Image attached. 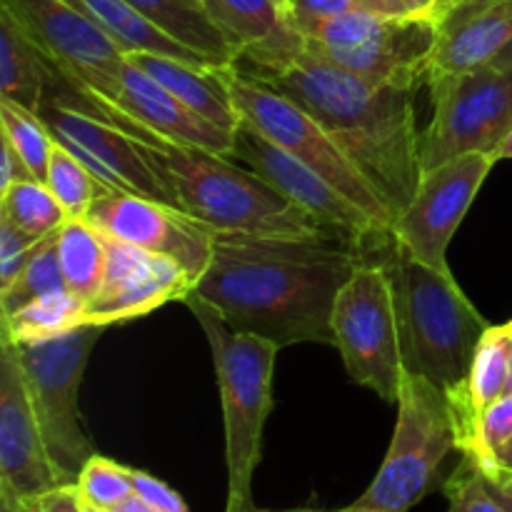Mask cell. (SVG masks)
Listing matches in <instances>:
<instances>
[{"mask_svg": "<svg viewBox=\"0 0 512 512\" xmlns=\"http://www.w3.org/2000/svg\"><path fill=\"white\" fill-rule=\"evenodd\" d=\"M53 65L0 5V100L40 113Z\"/></svg>", "mask_w": 512, "mask_h": 512, "instance_id": "obj_25", "label": "cell"}, {"mask_svg": "<svg viewBox=\"0 0 512 512\" xmlns=\"http://www.w3.org/2000/svg\"><path fill=\"white\" fill-rule=\"evenodd\" d=\"M100 333L103 325H80L55 338L13 340L45 445L63 485L78 483L80 470L95 455L80 418V385Z\"/></svg>", "mask_w": 512, "mask_h": 512, "instance_id": "obj_9", "label": "cell"}, {"mask_svg": "<svg viewBox=\"0 0 512 512\" xmlns=\"http://www.w3.org/2000/svg\"><path fill=\"white\" fill-rule=\"evenodd\" d=\"M388 270L405 373L430 380L453 398L468 380L475 350L490 323L470 303L450 270L405 253L395 235L368 248Z\"/></svg>", "mask_w": 512, "mask_h": 512, "instance_id": "obj_4", "label": "cell"}, {"mask_svg": "<svg viewBox=\"0 0 512 512\" xmlns=\"http://www.w3.org/2000/svg\"><path fill=\"white\" fill-rule=\"evenodd\" d=\"M128 60L153 75L175 98L183 100L190 110L203 115L218 128L230 130V133L240 128V115L230 100L223 68L193 65L158 53H130Z\"/></svg>", "mask_w": 512, "mask_h": 512, "instance_id": "obj_23", "label": "cell"}, {"mask_svg": "<svg viewBox=\"0 0 512 512\" xmlns=\"http://www.w3.org/2000/svg\"><path fill=\"white\" fill-rule=\"evenodd\" d=\"M495 158L498 160H512V125L508 130V135L503 138V143H500L498 153H495Z\"/></svg>", "mask_w": 512, "mask_h": 512, "instance_id": "obj_45", "label": "cell"}, {"mask_svg": "<svg viewBox=\"0 0 512 512\" xmlns=\"http://www.w3.org/2000/svg\"><path fill=\"white\" fill-rule=\"evenodd\" d=\"M38 245L40 240L20 233L15 225H10L8 220L0 218V290L10 288V285L18 280V275L23 273V268L28 265V260L33 258Z\"/></svg>", "mask_w": 512, "mask_h": 512, "instance_id": "obj_35", "label": "cell"}, {"mask_svg": "<svg viewBox=\"0 0 512 512\" xmlns=\"http://www.w3.org/2000/svg\"><path fill=\"white\" fill-rule=\"evenodd\" d=\"M208 335L225 420L228 510L253 512V475L263 455V430L273 410V370L278 345L230 328L208 303L183 300Z\"/></svg>", "mask_w": 512, "mask_h": 512, "instance_id": "obj_5", "label": "cell"}, {"mask_svg": "<svg viewBox=\"0 0 512 512\" xmlns=\"http://www.w3.org/2000/svg\"><path fill=\"white\" fill-rule=\"evenodd\" d=\"M110 512H163V510H158L155 505H150L148 500H143L140 495L133 493V495H128L123 503L115 505V508Z\"/></svg>", "mask_w": 512, "mask_h": 512, "instance_id": "obj_42", "label": "cell"}, {"mask_svg": "<svg viewBox=\"0 0 512 512\" xmlns=\"http://www.w3.org/2000/svg\"><path fill=\"white\" fill-rule=\"evenodd\" d=\"M65 488L45 445L15 343L0 333V505L30 512L43 495Z\"/></svg>", "mask_w": 512, "mask_h": 512, "instance_id": "obj_13", "label": "cell"}, {"mask_svg": "<svg viewBox=\"0 0 512 512\" xmlns=\"http://www.w3.org/2000/svg\"><path fill=\"white\" fill-rule=\"evenodd\" d=\"M358 8L370 10V13H378V15H405L410 13L408 5L403 0H353Z\"/></svg>", "mask_w": 512, "mask_h": 512, "instance_id": "obj_41", "label": "cell"}, {"mask_svg": "<svg viewBox=\"0 0 512 512\" xmlns=\"http://www.w3.org/2000/svg\"><path fill=\"white\" fill-rule=\"evenodd\" d=\"M512 40V0H458L440 18L428 80L488 65Z\"/></svg>", "mask_w": 512, "mask_h": 512, "instance_id": "obj_21", "label": "cell"}, {"mask_svg": "<svg viewBox=\"0 0 512 512\" xmlns=\"http://www.w3.org/2000/svg\"><path fill=\"white\" fill-rule=\"evenodd\" d=\"M495 60H503V63H512V40H510L508 45H505L503 53H500L498 58H495Z\"/></svg>", "mask_w": 512, "mask_h": 512, "instance_id": "obj_47", "label": "cell"}, {"mask_svg": "<svg viewBox=\"0 0 512 512\" xmlns=\"http://www.w3.org/2000/svg\"><path fill=\"white\" fill-rule=\"evenodd\" d=\"M80 503H83V512H110V510H103V508H95V505H90L88 500L80 498Z\"/></svg>", "mask_w": 512, "mask_h": 512, "instance_id": "obj_48", "label": "cell"}, {"mask_svg": "<svg viewBox=\"0 0 512 512\" xmlns=\"http://www.w3.org/2000/svg\"><path fill=\"white\" fill-rule=\"evenodd\" d=\"M510 343L512 325H490L488 333L480 340L475 350L473 365H470L468 380L463 388L448 398L450 413H453L455 433H458L460 455L473 443L475 428L490 405L498 403L508 393L510 378Z\"/></svg>", "mask_w": 512, "mask_h": 512, "instance_id": "obj_22", "label": "cell"}, {"mask_svg": "<svg viewBox=\"0 0 512 512\" xmlns=\"http://www.w3.org/2000/svg\"><path fill=\"white\" fill-rule=\"evenodd\" d=\"M230 100L240 115V123L258 130L263 138L295 155L300 163L313 168L320 178L338 188L345 198L363 208L383 230H393V213L373 188L358 165L335 143L333 135L293 98L270 88L240 63L223 68Z\"/></svg>", "mask_w": 512, "mask_h": 512, "instance_id": "obj_7", "label": "cell"}, {"mask_svg": "<svg viewBox=\"0 0 512 512\" xmlns=\"http://www.w3.org/2000/svg\"><path fill=\"white\" fill-rule=\"evenodd\" d=\"M285 8H288L290 20L295 23V28L303 33L310 23H318V20L335 18V15L350 13V10H358V5L353 0H283Z\"/></svg>", "mask_w": 512, "mask_h": 512, "instance_id": "obj_36", "label": "cell"}, {"mask_svg": "<svg viewBox=\"0 0 512 512\" xmlns=\"http://www.w3.org/2000/svg\"><path fill=\"white\" fill-rule=\"evenodd\" d=\"M140 145L180 213L200 220L215 233L255 238H348L333 225L305 213L255 170L240 168L228 155L185 148L163 138L140 140Z\"/></svg>", "mask_w": 512, "mask_h": 512, "instance_id": "obj_3", "label": "cell"}, {"mask_svg": "<svg viewBox=\"0 0 512 512\" xmlns=\"http://www.w3.org/2000/svg\"><path fill=\"white\" fill-rule=\"evenodd\" d=\"M108 238L175 260L198 283L213 260L215 230L200 220L133 193H105L85 215Z\"/></svg>", "mask_w": 512, "mask_h": 512, "instance_id": "obj_16", "label": "cell"}, {"mask_svg": "<svg viewBox=\"0 0 512 512\" xmlns=\"http://www.w3.org/2000/svg\"><path fill=\"white\" fill-rule=\"evenodd\" d=\"M30 512H83V503H80L78 488L65 485V488L43 495Z\"/></svg>", "mask_w": 512, "mask_h": 512, "instance_id": "obj_39", "label": "cell"}, {"mask_svg": "<svg viewBox=\"0 0 512 512\" xmlns=\"http://www.w3.org/2000/svg\"><path fill=\"white\" fill-rule=\"evenodd\" d=\"M483 478L490 480V483H505V480H512V438L495 453L490 468L483 470Z\"/></svg>", "mask_w": 512, "mask_h": 512, "instance_id": "obj_40", "label": "cell"}, {"mask_svg": "<svg viewBox=\"0 0 512 512\" xmlns=\"http://www.w3.org/2000/svg\"><path fill=\"white\" fill-rule=\"evenodd\" d=\"M85 325V300L73 293L45 295L10 315H0V333L15 343L43 340Z\"/></svg>", "mask_w": 512, "mask_h": 512, "instance_id": "obj_27", "label": "cell"}, {"mask_svg": "<svg viewBox=\"0 0 512 512\" xmlns=\"http://www.w3.org/2000/svg\"><path fill=\"white\" fill-rule=\"evenodd\" d=\"M495 163V155L470 153L425 170L413 200L393 223L400 248L430 268L450 270V240L458 233Z\"/></svg>", "mask_w": 512, "mask_h": 512, "instance_id": "obj_14", "label": "cell"}, {"mask_svg": "<svg viewBox=\"0 0 512 512\" xmlns=\"http://www.w3.org/2000/svg\"><path fill=\"white\" fill-rule=\"evenodd\" d=\"M118 110L168 143L210 150V153L228 155V158L233 155L235 133L218 128L203 115L190 110L153 75L130 63L128 55H125L123 73H120Z\"/></svg>", "mask_w": 512, "mask_h": 512, "instance_id": "obj_19", "label": "cell"}, {"mask_svg": "<svg viewBox=\"0 0 512 512\" xmlns=\"http://www.w3.org/2000/svg\"><path fill=\"white\" fill-rule=\"evenodd\" d=\"M368 245L353 238H255L215 233L213 260L188 295L238 333L278 348L335 345L333 308Z\"/></svg>", "mask_w": 512, "mask_h": 512, "instance_id": "obj_1", "label": "cell"}, {"mask_svg": "<svg viewBox=\"0 0 512 512\" xmlns=\"http://www.w3.org/2000/svg\"><path fill=\"white\" fill-rule=\"evenodd\" d=\"M0 138L13 145L15 153L28 165L30 175L45 183L55 150V138L45 120L33 110L0 100Z\"/></svg>", "mask_w": 512, "mask_h": 512, "instance_id": "obj_30", "label": "cell"}, {"mask_svg": "<svg viewBox=\"0 0 512 512\" xmlns=\"http://www.w3.org/2000/svg\"><path fill=\"white\" fill-rule=\"evenodd\" d=\"M510 438H512V393L503 395L498 403L490 405V408L485 410L478 428H475L473 443L468 445L463 458H468L470 463L483 473V470L490 468L495 453H498Z\"/></svg>", "mask_w": 512, "mask_h": 512, "instance_id": "obj_34", "label": "cell"}, {"mask_svg": "<svg viewBox=\"0 0 512 512\" xmlns=\"http://www.w3.org/2000/svg\"><path fill=\"white\" fill-rule=\"evenodd\" d=\"M203 5L248 68H280L305 50V35L283 0H203Z\"/></svg>", "mask_w": 512, "mask_h": 512, "instance_id": "obj_20", "label": "cell"}, {"mask_svg": "<svg viewBox=\"0 0 512 512\" xmlns=\"http://www.w3.org/2000/svg\"><path fill=\"white\" fill-rule=\"evenodd\" d=\"M488 488L493 490L495 498L512 512V480H505V483H490L488 480Z\"/></svg>", "mask_w": 512, "mask_h": 512, "instance_id": "obj_44", "label": "cell"}, {"mask_svg": "<svg viewBox=\"0 0 512 512\" xmlns=\"http://www.w3.org/2000/svg\"><path fill=\"white\" fill-rule=\"evenodd\" d=\"M0 218L35 240L58 233L68 220L63 205L40 180H18L0 193Z\"/></svg>", "mask_w": 512, "mask_h": 512, "instance_id": "obj_28", "label": "cell"}, {"mask_svg": "<svg viewBox=\"0 0 512 512\" xmlns=\"http://www.w3.org/2000/svg\"><path fill=\"white\" fill-rule=\"evenodd\" d=\"M38 115L50 128L55 143L78 155L105 188L113 193L143 195L178 210L173 195L145 158L140 138L55 98H45Z\"/></svg>", "mask_w": 512, "mask_h": 512, "instance_id": "obj_15", "label": "cell"}, {"mask_svg": "<svg viewBox=\"0 0 512 512\" xmlns=\"http://www.w3.org/2000/svg\"><path fill=\"white\" fill-rule=\"evenodd\" d=\"M403 3L408 5L410 13H433V15L445 13L443 0H403Z\"/></svg>", "mask_w": 512, "mask_h": 512, "instance_id": "obj_43", "label": "cell"}, {"mask_svg": "<svg viewBox=\"0 0 512 512\" xmlns=\"http://www.w3.org/2000/svg\"><path fill=\"white\" fill-rule=\"evenodd\" d=\"M125 3L133 5L165 35L205 55L218 68H228L240 60L238 48L210 18L203 0H125Z\"/></svg>", "mask_w": 512, "mask_h": 512, "instance_id": "obj_24", "label": "cell"}, {"mask_svg": "<svg viewBox=\"0 0 512 512\" xmlns=\"http://www.w3.org/2000/svg\"><path fill=\"white\" fill-rule=\"evenodd\" d=\"M510 325H512V320H510ZM508 393H512V343H510V378H508ZM505 393V395H508Z\"/></svg>", "mask_w": 512, "mask_h": 512, "instance_id": "obj_49", "label": "cell"}, {"mask_svg": "<svg viewBox=\"0 0 512 512\" xmlns=\"http://www.w3.org/2000/svg\"><path fill=\"white\" fill-rule=\"evenodd\" d=\"M233 160L248 165L250 170L268 180L275 190L293 200L295 205L305 210V213L315 215L323 223L333 225L340 233L348 238L363 240V243H375L393 235V230H383L363 208L345 198L338 188L320 178L313 168L300 163L295 155L285 153L275 143L253 130L250 125L240 123L235 130V145H233Z\"/></svg>", "mask_w": 512, "mask_h": 512, "instance_id": "obj_17", "label": "cell"}, {"mask_svg": "<svg viewBox=\"0 0 512 512\" xmlns=\"http://www.w3.org/2000/svg\"><path fill=\"white\" fill-rule=\"evenodd\" d=\"M45 185H48L50 193L58 198V203L63 205L68 220L85 218L95 200L103 198L105 193H113V190L105 188V185L90 173L88 165H85L78 155H73L60 143H55Z\"/></svg>", "mask_w": 512, "mask_h": 512, "instance_id": "obj_31", "label": "cell"}, {"mask_svg": "<svg viewBox=\"0 0 512 512\" xmlns=\"http://www.w3.org/2000/svg\"><path fill=\"white\" fill-rule=\"evenodd\" d=\"M58 258L68 290L88 303L103 283L108 260L105 235L85 218L65 220L58 230Z\"/></svg>", "mask_w": 512, "mask_h": 512, "instance_id": "obj_26", "label": "cell"}, {"mask_svg": "<svg viewBox=\"0 0 512 512\" xmlns=\"http://www.w3.org/2000/svg\"><path fill=\"white\" fill-rule=\"evenodd\" d=\"M18 180H35V178L30 175L28 165L23 163V158L15 153L13 145H10L5 138H0V193H5V190H8L13 183H18Z\"/></svg>", "mask_w": 512, "mask_h": 512, "instance_id": "obj_38", "label": "cell"}, {"mask_svg": "<svg viewBox=\"0 0 512 512\" xmlns=\"http://www.w3.org/2000/svg\"><path fill=\"white\" fill-rule=\"evenodd\" d=\"M253 512H265V510H253ZM288 512H320V510H288ZM333 512H373V510L358 508V505H348V508H343V510H333Z\"/></svg>", "mask_w": 512, "mask_h": 512, "instance_id": "obj_46", "label": "cell"}, {"mask_svg": "<svg viewBox=\"0 0 512 512\" xmlns=\"http://www.w3.org/2000/svg\"><path fill=\"white\" fill-rule=\"evenodd\" d=\"M108 260L98 293L85 303V325L125 323L143 318L173 300H185L193 278L175 260L148 253L125 240L108 238Z\"/></svg>", "mask_w": 512, "mask_h": 512, "instance_id": "obj_18", "label": "cell"}, {"mask_svg": "<svg viewBox=\"0 0 512 512\" xmlns=\"http://www.w3.org/2000/svg\"><path fill=\"white\" fill-rule=\"evenodd\" d=\"M458 450L453 413L438 385L405 373L388 455L353 505L373 512H410L440 485V468Z\"/></svg>", "mask_w": 512, "mask_h": 512, "instance_id": "obj_6", "label": "cell"}, {"mask_svg": "<svg viewBox=\"0 0 512 512\" xmlns=\"http://www.w3.org/2000/svg\"><path fill=\"white\" fill-rule=\"evenodd\" d=\"M433 118L420 133L423 173L470 153H498L512 125V63L493 60L428 80Z\"/></svg>", "mask_w": 512, "mask_h": 512, "instance_id": "obj_11", "label": "cell"}, {"mask_svg": "<svg viewBox=\"0 0 512 512\" xmlns=\"http://www.w3.org/2000/svg\"><path fill=\"white\" fill-rule=\"evenodd\" d=\"M30 35L53 70L83 90L108 123L128 128V115L118 110L120 73L125 50L68 0H0Z\"/></svg>", "mask_w": 512, "mask_h": 512, "instance_id": "obj_10", "label": "cell"}, {"mask_svg": "<svg viewBox=\"0 0 512 512\" xmlns=\"http://www.w3.org/2000/svg\"><path fill=\"white\" fill-rule=\"evenodd\" d=\"M440 18L433 13L378 15L358 8L310 23L303 35L333 63L368 83L418 90L428 83Z\"/></svg>", "mask_w": 512, "mask_h": 512, "instance_id": "obj_8", "label": "cell"}, {"mask_svg": "<svg viewBox=\"0 0 512 512\" xmlns=\"http://www.w3.org/2000/svg\"><path fill=\"white\" fill-rule=\"evenodd\" d=\"M333 338L350 380L370 388L385 403H398L403 355L393 285L383 263L370 253L338 293Z\"/></svg>", "mask_w": 512, "mask_h": 512, "instance_id": "obj_12", "label": "cell"}, {"mask_svg": "<svg viewBox=\"0 0 512 512\" xmlns=\"http://www.w3.org/2000/svg\"><path fill=\"white\" fill-rule=\"evenodd\" d=\"M243 68L303 105L373 183L393 218L403 213L423 175L415 90L368 83L333 63L310 40L293 63Z\"/></svg>", "mask_w": 512, "mask_h": 512, "instance_id": "obj_2", "label": "cell"}, {"mask_svg": "<svg viewBox=\"0 0 512 512\" xmlns=\"http://www.w3.org/2000/svg\"><path fill=\"white\" fill-rule=\"evenodd\" d=\"M443 493L448 498V512H510L495 498L488 480L468 458H463V463L445 480Z\"/></svg>", "mask_w": 512, "mask_h": 512, "instance_id": "obj_33", "label": "cell"}, {"mask_svg": "<svg viewBox=\"0 0 512 512\" xmlns=\"http://www.w3.org/2000/svg\"><path fill=\"white\" fill-rule=\"evenodd\" d=\"M58 293H70V290L68 283H65L63 268H60L58 233H53L40 240L33 258L28 260L18 280L10 288L0 290V315H10L23 308V305L33 303V300Z\"/></svg>", "mask_w": 512, "mask_h": 512, "instance_id": "obj_29", "label": "cell"}, {"mask_svg": "<svg viewBox=\"0 0 512 512\" xmlns=\"http://www.w3.org/2000/svg\"><path fill=\"white\" fill-rule=\"evenodd\" d=\"M453 3H458V0H443V5H445V10H448V8H450V5H453Z\"/></svg>", "mask_w": 512, "mask_h": 512, "instance_id": "obj_50", "label": "cell"}, {"mask_svg": "<svg viewBox=\"0 0 512 512\" xmlns=\"http://www.w3.org/2000/svg\"><path fill=\"white\" fill-rule=\"evenodd\" d=\"M133 475V493L140 495L143 500H148L150 505H155L158 510L163 512H190L185 500L175 493L170 485H165L163 480L153 478L150 473L145 470H130Z\"/></svg>", "mask_w": 512, "mask_h": 512, "instance_id": "obj_37", "label": "cell"}, {"mask_svg": "<svg viewBox=\"0 0 512 512\" xmlns=\"http://www.w3.org/2000/svg\"><path fill=\"white\" fill-rule=\"evenodd\" d=\"M130 470L133 468H125V465L95 453L85 463V468L80 470L75 488H78L80 498L88 500L95 508L113 510L128 495H133V475H130Z\"/></svg>", "mask_w": 512, "mask_h": 512, "instance_id": "obj_32", "label": "cell"}]
</instances>
